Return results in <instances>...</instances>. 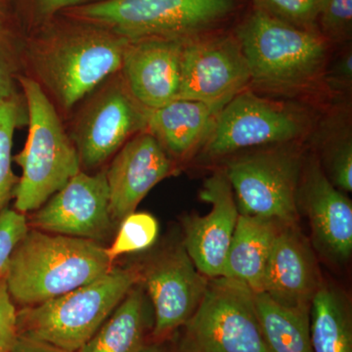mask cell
<instances>
[{
    "label": "cell",
    "mask_w": 352,
    "mask_h": 352,
    "mask_svg": "<svg viewBox=\"0 0 352 352\" xmlns=\"http://www.w3.org/2000/svg\"><path fill=\"white\" fill-rule=\"evenodd\" d=\"M112 264L95 241L32 229L16 245L4 278L13 302L32 307L98 279Z\"/></svg>",
    "instance_id": "cell-1"
},
{
    "label": "cell",
    "mask_w": 352,
    "mask_h": 352,
    "mask_svg": "<svg viewBox=\"0 0 352 352\" xmlns=\"http://www.w3.org/2000/svg\"><path fill=\"white\" fill-rule=\"evenodd\" d=\"M76 23L45 32L30 51L39 80L67 110L119 73L129 43L104 28Z\"/></svg>",
    "instance_id": "cell-2"
},
{
    "label": "cell",
    "mask_w": 352,
    "mask_h": 352,
    "mask_svg": "<svg viewBox=\"0 0 352 352\" xmlns=\"http://www.w3.org/2000/svg\"><path fill=\"white\" fill-rule=\"evenodd\" d=\"M251 83L264 91L295 94L316 85L325 72L327 39L254 9L238 30Z\"/></svg>",
    "instance_id": "cell-3"
},
{
    "label": "cell",
    "mask_w": 352,
    "mask_h": 352,
    "mask_svg": "<svg viewBox=\"0 0 352 352\" xmlns=\"http://www.w3.org/2000/svg\"><path fill=\"white\" fill-rule=\"evenodd\" d=\"M19 80L29 134L22 151L13 157L22 168L13 198L16 210L25 214L38 210L80 173L82 166L76 146L41 83L25 76Z\"/></svg>",
    "instance_id": "cell-4"
},
{
    "label": "cell",
    "mask_w": 352,
    "mask_h": 352,
    "mask_svg": "<svg viewBox=\"0 0 352 352\" xmlns=\"http://www.w3.org/2000/svg\"><path fill=\"white\" fill-rule=\"evenodd\" d=\"M141 274L113 267L90 283L17 311L18 335L78 352L124 300Z\"/></svg>",
    "instance_id": "cell-5"
},
{
    "label": "cell",
    "mask_w": 352,
    "mask_h": 352,
    "mask_svg": "<svg viewBox=\"0 0 352 352\" xmlns=\"http://www.w3.org/2000/svg\"><path fill=\"white\" fill-rule=\"evenodd\" d=\"M238 0H100L74 7L67 15L129 41L188 39L208 34L228 19Z\"/></svg>",
    "instance_id": "cell-6"
},
{
    "label": "cell",
    "mask_w": 352,
    "mask_h": 352,
    "mask_svg": "<svg viewBox=\"0 0 352 352\" xmlns=\"http://www.w3.org/2000/svg\"><path fill=\"white\" fill-rule=\"evenodd\" d=\"M302 168V155L288 143L234 157L224 173L240 214L296 226Z\"/></svg>",
    "instance_id": "cell-7"
},
{
    "label": "cell",
    "mask_w": 352,
    "mask_h": 352,
    "mask_svg": "<svg viewBox=\"0 0 352 352\" xmlns=\"http://www.w3.org/2000/svg\"><path fill=\"white\" fill-rule=\"evenodd\" d=\"M180 330L173 352H268L254 292L227 278L208 279L200 305Z\"/></svg>",
    "instance_id": "cell-8"
},
{
    "label": "cell",
    "mask_w": 352,
    "mask_h": 352,
    "mask_svg": "<svg viewBox=\"0 0 352 352\" xmlns=\"http://www.w3.org/2000/svg\"><path fill=\"white\" fill-rule=\"evenodd\" d=\"M307 109L272 100L245 89L222 109L201 149L204 159L217 160L242 150L288 144L311 131Z\"/></svg>",
    "instance_id": "cell-9"
},
{
    "label": "cell",
    "mask_w": 352,
    "mask_h": 352,
    "mask_svg": "<svg viewBox=\"0 0 352 352\" xmlns=\"http://www.w3.org/2000/svg\"><path fill=\"white\" fill-rule=\"evenodd\" d=\"M249 85V65L236 36L206 34L185 39L177 99L201 102L219 115Z\"/></svg>",
    "instance_id": "cell-10"
},
{
    "label": "cell",
    "mask_w": 352,
    "mask_h": 352,
    "mask_svg": "<svg viewBox=\"0 0 352 352\" xmlns=\"http://www.w3.org/2000/svg\"><path fill=\"white\" fill-rule=\"evenodd\" d=\"M119 73L92 96L74 129L73 142L85 168L101 166L129 139L146 131L150 110L134 98Z\"/></svg>",
    "instance_id": "cell-11"
},
{
    "label": "cell",
    "mask_w": 352,
    "mask_h": 352,
    "mask_svg": "<svg viewBox=\"0 0 352 352\" xmlns=\"http://www.w3.org/2000/svg\"><path fill=\"white\" fill-rule=\"evenodd\" d=\"M141 276L154 307L152 342H164L196 311L208 278L197 270L183 245L157 256Z\"/></svg>",
    "instance_id": "cell-12"
},
{
    "label": "cell",
    "mask_w": 352,
    "mask_h": 352,
    "mask_svg": "<svg viewBox=\"0 0 352 352\" xmlns=\"http://www.w3.org/2000/svg\"><path fill=\"white\" fill-rule=\"evenodd\" d=\"M36 210L31 223L38 230L95 242L106 239L113 221L106 171H80Z\"/></svg>",
    "instance_id": "cell-13"
},
{
    "label": "cell",
    "mask_w": 352,
    "mask_h": 352,
    "mask_svg": "<svg viewBox=\"0 0 352 352\" xmlns=\"http://www.w3.org/2000/svg\"><path fill=\"white\" fill-rule=\"evenodd\" d=\"M201 200L212 206L208 214L190 215L183 220V248L204 276L221 277L239 210L232 187L224 171H217L204 182Z\"/></svg>",
    "instance_id": "cell-14"
},
{
    "label": "cell",
    "mask_w": 352,
    "mask_h": 352,
    "mask_svg": "<svg viewBox=\"0 0 352 352\" xmlns=\"http://www.w3.org/2000/svg\"><path fill=\"white\" fill-rule=\"evenodd\" d=\"M171 170V157L149 132H140L129 139L106 171L113 221L122 222L135 212L150 190Z\"/></svg>",
    "instance_id": "cell-15"
},
{
    "label": "cell",
    "mask_w": 352,
    "mask_h": 352,
    "mask_svg": "<svg viewBox=\"0 0 352 352\" xmlns=\"http://www.w3.org/2000/svg\"><path fill=\"white\" fill-rule=\"evenodd\" d=\"M184 41L146 38L127 44L120 73L145 108L155 110L177 99Z\"/></svg>",
    "instance_id": "cell-16"
},
{
    "label": "cell",
    "mask_w": 352,
    "mask_h": 352,
    "mask_svg": "<svg viewBox=\"0 0 352 352\" xmlns=\"http://www.w3.org/2000/svg\"><path fill=\"white\" fill-rule=\"evenodd\" d=\"M307 210L315 243L326 256L346 261L352 252V204L322 168L310 160L303 166L298 204Z\"/></svg>",
    "instance_id": "cell-17"
},
{
    "label": "cell",
    "mask_w": 352,
    "mask_h": 352,
    "mask_svg": "<svg viewBox=\"0 0 352 352\" xmlns=\"http://www.w3.org/2000/svg\"><path fill=\"white\" fill-rule=\"evenodd\" d=\"M314 254L296 226H281L271 251L263 291L286 307H310L318 289Z\"/></svg>",
    "instance_id": "cell-18"
},
{
    "label": "cell",
    "mask_w": 352,
    "mask_h": 352,
    "mask_svg": "<svg viewBox=\"0 0 352 352\" xmlns=\"http://www.w3.org/2000/svg\"><path fill=\"white\" fill-rule=\"evenodd\" d=\"M217 117L201 102L175 99L164 107L150 110L146 131L159 141L168 156L184 159L203 147Z\"/></svg>",
    "instance_id": "cell-19"
},
{
    "label": "cell",
    "mask_w": 352,
    "mask_h": 352,
    "mask_svg": "<svg viewBox=\"0 0 352 352\" xmlns=\"http://www.w3.org/2000/svg\"><path fill=\"white\" fill-rule=\"evenodd\" d=\"M275 220L239 214L222 276L254 293L263 291L264 274L280 227Z\"/></svg>",
    "instance_id": "cell-20"
},
{
    "label": "cell",
    "mask_w": 352,
    "mask_h": 352,
    "mask_svg": "<svg viewBox=\"0 0 352 352\" xmlns=\"http://www.w3.org/2000/svg\"><path fill=\"white\" fill-rule=\"evenodd\" d=\"M149 329L142 287L134 286L78 352H141Z\"/></svg>",
    "instance_id": "cell-21"
},
{
    "label": "cell",
    "mask_w": 352,
    "mask_h": 352,
    "mask_svg": "<svg viewBox=\"0 0 352 352\" xmlns=\"http://www.w3.org/2000/svg\"><path fill=\"white\" fill-rule=\"evenodd\" d=\"M254 302L268 352H314L310 307H283L263 292L254 293Z\"/></svg>",
    "instance_id": "cell-22"
},
{
    "label": "cell",
    "mask_w": 352,
    "mask_h": 352,
    "mask_svg": "<svg viewBox=\"0 0 352 352\" xmlns=\"http://www.w3.org/2000/svg\"><path fill=\"white\" fill-rule=\"evenodd\" d=\"M309 317L314 352H352L351 314L339 292L320 284L310 303Z\"/></svg>",
    "instance_id": "cell-23"
},
{
    "label": "cell",
    "mask_w": 352,
    "mask_h": 352,
    "mask_svg": "<svg viewBox=\"0 0 352 352\" xmlns=\"http://www.w3.org/2000/svg\"><path fill=\"white\" fill-rule=\"evenodd\" d=\"M324 173L340 191L352 190V131L347 111H337L319 129Z\"/></svg>",
    "instance_id": "cell-24"
},
{
    "label": "cell",
    "mask_w": 352,
    "mask_h": 352,
    "mask_svg": "<svg viewBox=\"0 0 352 352\" xmlns=\"http://www.w3.org/2000/svg\"><path fill=\"white\" fill-rule=\"evenodd\" d=\"M25 112L16 97L0 101V212L6 208L18 180L13 173L14 133L24 124Z\"/></svg>",
    "instance_id": "cell-25"
},
{
    "label": "cell",
    "mask_w": 352,
    "mask_h": 352,
    "mask_svg": "<svg viewBox=\"0 0 352 352\" xmlns=\"http://www.w3.org/2000/svg\"><path fill=\"white\" fill-rule=\"evenodd\" d=\"M159 234V224L153 215L132 212L120 222L117 237L106 248L109 258L113 261L122 254L144 251L151 247Z\"/></svg>",
    "instance_id": "cell-26"
},
{
    "label": "cell",
    "mask_w": 352,
    "mask_h": 352,
    "mask_svg": "<svg viewBox=\"0 0 352 352\" xmlns=\"http://www.w3.org/2000/svg\"><path fill=\"white\" fill-rule=\"evenodd\" d=\"M327 0H254V9L300 29L314 30Z\"/></svg>",
    "instance_id": "cell-27"
},
{
    "label": "cell",
    "mask_w": 352,
    "mask_h": 352,
    "mask_svg": "<svg viewBox=\"0 0 352 352\" xmlns=\"http://www.w3.org/2000/svg\"><path fill=\"white\" fill-rule=\"evenodd\" d=\"M318 21L321 34L327 41H344L351 38L352 0H327Z\"/></svg>",
    "instance_id": "cell-28"
},
{
    "label": "cell",
    "mask_w": 352,
    "mask_h": 352,
    "mask_svg": "<svg viewBox=\"0 0 352 352\" xmlns=\"http://www.w3.org/2000/svg\"><path fill=\"white\" fill-rule=\"evenodd\" d=\"M28 230L24 214L7 208L0 212V278L6 276L11 254Z\"/></svg>",
    "instance_id": "cell-29"
},
{
    "label": "cell",
    "mask_w": 352,
    "mask_h": 352,
    "mask_svg": "<svg viewBox=\"0 0 352 352\" xmlns=\"http://www.w3.org/2000/svg\"><path fill=\"white\" fill-rule=\"evenodd\" d=\"M18 338L17 309L6 278H0V352H11Z\"/></svg>",
    "instance_id": "cell-30"
},
{
    "label": "cell",
    "mask_w": 352,
    "mask_h": 352,
    "mask_svg": "<svg viewBox=\"0 0 352 352\" xmlns=\"http://www.w3.org/2000/svg\"><path fill=\"white\" fill-rule=\"evenodd\" d=\"M323 78L327 83V87L333 92L340 94L351 89L352 85V52L351 50H346L339 55L331 68L324 72Z\"/></svg>",
    "instance_id": "cell-31"
},
{
    "label": "cell",
    "mask_w": 352,
    "mask_h": 352,
    "mask_svg": "<svg viewBox=\"0 0 352 352\" xmlns=\"http://www.w3.org/2000/svg\"><path fill=\"white\" fill-rule=\"evenodd\" d=\"M87 2L88 0H32V8L36 18L46 20L58 12L83 6Z\"/></svg>",
    "instance_id": "cell-32"
},
{
    "label": "cell",
    "mask_w": 352,
    "mask_h": 352,
    "mask_svg": "<svg viewBox=\"0 0 352 352\" xmlns=\"http://www.w3.org/2000/svg\"><path fill=\"white\" fill-rule=\"evenodd\" d=\"M11 352H72L65 351L47 342H39V340L29 339L18 335L17 340Z\"/></svg>",
    "instance_id": "cell-33"
},
{
    "label": "cell",
    "mask_w": 352,
    "mask_h": 352,
    "mask_svg": "<svg viewBox=\"0 0 352 352\" xmlns=\"http://www.w3.org/2000/svg\"><path fill=\"white\" fill-rule=\"evenodd\" d=\"M12 75L6 60L0 55V101L14 97Z\"/></svg>",
    "instance_id": "cell-34"
},
{
    "label": "cell",
    "mask_w": 352,
    "mask_h": 352,
    "mask_svg": "<svg viewBox=\"0 0 352 352\" xmlns=\"http://www.w3.org/2000/svg\"><path fill=\"white\" fill-rule=\"evenodd\" d=\"M141 352H170L164 346V342H148Z\"/></svg>",
    "instance_id": "cell-35"
}]
</instances>
